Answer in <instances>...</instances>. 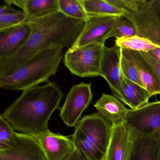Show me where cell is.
<instances>
[{
    "instance_id": "ffe728a7",
    "label": "cell",
    "mask_w": 160,
    "mask_h": 160,
    "mask_svg": "<svg viewBox=\"0 0 160 160\" xmlns=\"http://www.w3.org/2000/svg\"><path fill=\"white\" fill-rule=\"evenodd\" d=\"M88 15L89 16H112L123 17L125 13L108 2L106 0H80Z\"/></svg>"
},
{
    "instance_id": "7402d4cb",
    "label": "cell",
    "mask_w": 160,
    "mask_h": 160,
    "mask_svg": "<svg viewBox=\"0 0 160 160\" xmlns=\"http://www.w3.org/2000/svg\"><path fill=\"white\" fill-rule=\"evenodd\" d=\"M121 68L123 77L143 87L136 65L130 50L128 49L121 48Z\"/></svg>"
},
{
    "instance_id": "1f68e13d",
    "label": "cell",
    "mask_w": 160,
    "mask_h": 160,
    "mask_svg": "<svg viewBox=\"0 0 160 160\" xmlns=\"http://www.w3.org/2000/svg\"><path fill=\"white\" fill-rule=\"evenodd\" d=\"M65 160H82L77 151L74 150L72 153Z\"/></svg>"
},
{
    "instance_id": "4fadbf2b",
    "label": "cell",
    "mask_w": 160,
    "mask_h": 160,
    "mask_svg": "<svg viewBox=\"0 0 160 160\" xmlns=\"http://www.w3.org/2000/svg\"><path fill=\"white\" fill-rule=\"evenodd\" d=\"M147 3L138 12L125 14L123 17L132 23L137 35L160 47V22L149 10Z\"/></svg>"
},
{
    "instance_id": "f546056e",
    "label": "cell",
    "mask_w": 160,
    "mask_h": 160,
    "mask_svg": "<svg viewBox=\"0 0 160 160\" xmlns=\"http://www.w3.org/2000/svg\"><path fill=\"white\" fill-rule=\"evenodd\" d=\"M19 11L14 9L12 5L8 3H5V5L0 6V15L15 13Z\"/></svg>"
},
{
    "instance_id": "8fae6325",
    "label": "cell",
    "mask_w": 160,
    "mask_h": 160,
    "mask_svg": "<svg viewBox=\"0 0 160 160\" xmlns=\"http://www.w3.org/2000/svg\"><path fill=\"white\" fill-rule=\"evenodd\" d=\"M31 31L28 23L0 30V62L15 55L27 42Z\"/></svg>"
},
{
    "instance_id": "2e32d148",
    "label": "cell",
    "mask_w": 160,
    "mask_h": 160,
    "mask_svg": "<svg viewBox=\"0 0 160 160\" xmlns=\"http://www.w3.org/2000/svg\"><path fill=\"white\" fill-rule=\"evenodd\" d=\"M94 106L104 119L111 122V125L125 122L128 109L115 96L103 93Z\"/></svg>"
},
{
    "instance_id": "4dcf8cb0",
    "label": "cell",
    "mask_w": 160,
    "mask_h": 160,
    "mask_svg": "<svg viewBox=\"0 0 160 160\" xmlns=\"http://www.w3.org/2000/svg\"><path fill=\"white\" fill-rule=\"evenodd\" d=\"M148 53L160 63V47L155 48Z\"/></svg>"
},
{
    "instance_id": "d6a6232c",
    "label": "cell",
    "mask_w": 160,
    "mask_h": 160,
    "mask_svg": "<svg viewBox=\"0 0 160 160\" xmlns=\"http://www.w3.org/2000/svg\"><path fill=\"white\" fill-rule=\"evenodd\" d=\"M160 160V152H159V160Z\"/></svg>"
},
{
    "instance_id": "9c48e42d",
    "label": "cell",
    "mask_w": 160,
    "mask_h": 160,
    "mask_svg": "<svg viewBox=\"0 0 160 160\" xmlns=\"http://www.w3.org/2000/svg\"><path fill=\"white\" fill-rule=\"evenodd\" d=\"M16 141L12 148L0 151V160H48L35 136L16 132Z\"/></svg>"
},
{
    "instance_id": "d4e9b609",
    "label": "cell",
    "mask_w": 160,
    "mask_h": 160,
    "mask_svg": "<svg viewBox=\"0 0 160 160\" xmlns=\"http://www.w3.org/2000/svg\"><path fill=\"white\" fill-rule=\"evenodd\" d=\"M136 35L135 28L132 23L123 17H120L109 35V38L116 39L128 38Z\"/></svg>"
},
{
    "instance_id": "83f0119b",
    "label": "cell",
    "mask_w": 160,
    "mask_h": 160,
    "mask_svg": "<svg viewBox=\"0 0 160 160\" xmlns=\"http://www.w3.org/2000/svg\"><path fill=\"white\" fill-rule=\"evenodd\" d=\"M147 5L149 10L160 22V0L147 1Z\"/></svg>"
},
{
    "instance_id": "3957f363",
    "label": "cell",
    "mask_w": 160,
    "mask_h": 160,
    "mask_svg": "<svg viewBox=\"0 0 160 160\" xmlns=\"http://www.w3.org/2000/svg\"><path fill=\"white\" fill-rule=\"evenodd\" d=\"M63 55V48H60L39 52L12 74L0 77V88L24 91L39 86L57 73Z\"/></svg>"
},
{
    "instance_id": "52a82bcc",
    "label": "cell",
    "mask_w": 160,
    "mask_h": 160,
    "mask_svg": "<svg viewBox=\"0 0 160 160\" xmlns=\"http://www.w3.org/2000/svg\"><path fill=\"white\" fill-rule=\"evenodd\" d=\"M91 83L81 82L74 85L60 109V117L68 127H75L84 110L93 98Z\"/></svg>"
},
{
    "instance_id": "f1b7e54d",
    "label": "cell",
    "mask_w": 160,
    "mask_h": 160,
    "mask_svg": "<svg viewBox=\"0 0 160 160\" xmlns=\"http://www.w3.org/2000/svg\"><path fill=\"white\" fill-rule=\"evenodd\" d=\"M143 57L151 65L154 72L156 73L158 78L160 80V63L153 58L148 52H141Z\"/></svg>"
},
{
    "instance_id": "603a6c76",
    "label": "cell",
    "mask_w": 160,
    "mask_h": 160,
    "mask_svg": "<svg viewBox=\"0 0 160 160\" xmlns=\"http://www.w3.org/2000/svg\"><path fill=\"white\" fill-rule=\"evenodd\" d=\"M59 11L66 16L87 21L89 16L80 0H58Z\"/></svg>"
},
{
    "instance_id": "30bf717a",
    "label": "cell",
    "mask_w": 160,
    "mask_h": 160,
    "mask_svg": "<svg viewBox=\"0 0 160 160\" xmlns=\"http://www.w3.org/2000/svg\"><path fill=\"white\" fill-rule=\"evenodd\" d=\"M121 48L115 44L111 48L105 46L101 61L100 76L109 85L114 96L119 99L123 75L121 68Z\"/></svg>"
},
{
    "instance_id": "6da1fadb",
    "label": "cell",
    "mask_w": 160,
    "mask_h": 160,
    "mask_svg": "<svg viewBox=\"0 0 160 160\" xmlns=\"http://www.w3.org/2000/svg\"><path fill=\"white\" fill-rule=\"evenodd\" d=\"M86 21L66 16L58 11L28 23L31 33L25 45L13 56L0 62V77L8 76L43 50L72 47L81 34Z\"/></svg>"
},
{
    "instance_id": "cb8c5ba5",
    "label": "cell",
    "mask_w": 160,
    "mask_h": 160,
    "mask_svg": "<svg viewBox=\"0 0 160 160\" xmlns=\"http://www.w3.org/2000/svg\"><path fill=\"white\" fill-rule=\"evenodd\" d=\"M16 132L10 123L0 116V151L9 149L15 145Z\"/></svg>"
},
{
    "instance_id": "4316f807",
    "label": "cell",
    "mask_w": 160,
    "mask_h": 160,
    "mask_svg": "<svg viewBox=\"0 0 160 160\" xmlns=\"http://www.w3.org/2000/svg\"><path fill=\"white\" fill-rule=\"evenodd\" d=\"M26 19L27 15L22 11L15 13L0 15V30L23 24Z\"/></svg>"
},
{
    "instance_id": "e0dca14e",
    "label": "cell",
    "mask_w": 160,
    "mask_h": 160,
    "mask_svg": "<svg viewBox=\"0 0 160 160\" xmlns=\"http://www.w3.org/2000/svg\"><path fill=\"white\" fill-rule=\"evenodd\" d=\"M129 50L136 65L143 87L149 92L151 97L160 94V80L152 67L141 52Z\"/></svg>"
},
{
    "instance_id": "d6986e66",
    "label": "cell",
    "mask_w": 160,
    "mask_h": 160,
    "mask_svg": "<svg viewBox=\"0 0 160 160\" xmlns=\"http://www.w3.org/2000/svg\"><path fill=\"white\" fill-rule=\"evenodd\" d=\"M160 140L141 138L134 141L131 160H158Z\"/></svg>"
},
{
    "instance_id": "8992f818",
    "label": "cell",
    "mask_w": 160,
    "mask_h": 160,
    "mask_svg": "<svg viewBox=\"0 0 160 160\" xmlns=\"http://www.w3.org/2000/svg\"><path fill=\"white\" fill-rule=\"evenodd\" d=\"M105 43L92 44L65 52L63 62L71 73L79 77L100 76Z\"/></svg>"
},
{
    "instance_id": "44dd1931",
    "label": "cell",
    "mask_w": 160,
    "mask_h": 160,
    "mask_svg": "<svg viewBox=\"0 0 160 160\" xmlns=\"http://www.w3.org/2000/svg\"><path fill=\"white\" fill-rule=\"evenodd\" d=\"M115 44L122 48L139 51L149 52L160 47L152 42L151 41L135 35L128 38L116 39Z\"/></svg>"
},
{
    "instance_id": "ba28073f",
    "label": "cell",
    "mask_w": 160,
    "mask_h": 160,
    "mask_svg": "<svg viewBox=\"0 0 160 160\" xmlns=\"http://www.w3.org/2000/svg\"><path fill=\"white\" fill-rule=\"evenodd\" d=\"M120 17H89L78 39L69 49L73 50L92 44L105 43Z\"/></svg>"
},
{
    "instance_id": "7c38bea8",
    "label": "cell",
    "mask_w": 160,
    "mask_h": 160,
    "mask_svg": "<svg viewBox=\"0 0 160 160\" xmlns=\"http://www.w3.org/2000/svg\"><path fill=\"white\" fill-rule=\"evenodd\" d=\"M48 160H65L75 149L72 139L49 130L35 135Z\"/></svg>"
},
{
    "instance_id": "7a4b0ae2",
    "label": "cell",
    "mask_w": 160,
    "mask_h": 160,
    "mask_svg": "<svg viewBox=\"0 0 160 160\" xmlns=\"http://www.w3.org/2000/svg\"><path fill=\"white\" fill-rule=\"evenodd\" d=\"M63 93L54 82L23 91L21 95L1 114L17 132L35 135L49 130L48 122L60 109Z\"/></svg>"
},
{
    "instance_id": "9a60e30c",
    "label": "cell",
    "mask_w": 160,
    "mask_h": 160,
    "mask_svg": "<svg viewBox=\"0 0 160 160\" xmlns=\"http://www.w3.org/2000/svg\"><path fill=\"white\" fill-rule=\"evenodd\" d=\"M5 3L21 8L27 15L24 23L38 19L59 11L58 0H4Z\"/></svg>"
},
{
    "instance_id": "5bb4252c",
    "label": "cell",
    "mask_w": 160,
    "mask_h": 160,
    "mask_svg": "<svg viewBox=\"0 0 160 160\" xmlns=\"http://www.w3.org/2000/svg\"><path fill=\"white\" fill-rule=\"evenodd\" d=\"M133 142L125 122L111 125L110 141L104 160H131Z\"/></svg>"
},
{
    "instance_id": "5b68a950",
    "label": "cell",
    "mask_w": 160,
    "mask_h": 160,
    "mask_svg": "<svg viewBox=\"0 0 160 160\" xmlns=\"http://www.w3.org/2000/svg\"><path fill=\"white\" fill-rule=\"evenodd\" d=\"M124 122L133 141L141 138L160 140V101L137 109H128Z\"/></svg>"
},
{
    "instance_id": "484cf974",
    "label": "cell",
    "mask_w": 160,
    "mask_h": 160,
    "mask_svg": "<svg viewBox=\"0 0 160 160\" xmlns=\"http://www.w3.org/2000/svg\"><path fill=\"white\" fill-rule=\"evenodd\" d=\"M125 14L136 12L146 4L147 0H106Z\"/></svg>"
},
{
    "instance_id": "ac0fdd59",
    "label": "cell",
    "mask_w": 160,
    "mask_h": 160,
    "mask_svg": "<svg viewBox=\"0 0 160 160\" xmlns=\"http://www.w3.org/2000/svg\"><path fill=\"white\" fill-rule=\"evenodd\" d=\"M151 97L144 88L123 77L121 84L119 100L132 109L145 105Z\"/></svg>"
},
{
    "instance_id": "277c9868",
    "label": "cell",
    "mask_w": 160,
    "mask_h": 160,
    "mask_svg": "<svg viewBox=\"0 0 160 160\" xmlns=\"http://www.w3.org/2000/svg\"><path fill=\"white\" fill-rule=\"evenodd\" d=\"M75 128L72 139L81 160H104L111 135L110 122L98 112L84 116Z\"/></svg>"
}]
</instances>
